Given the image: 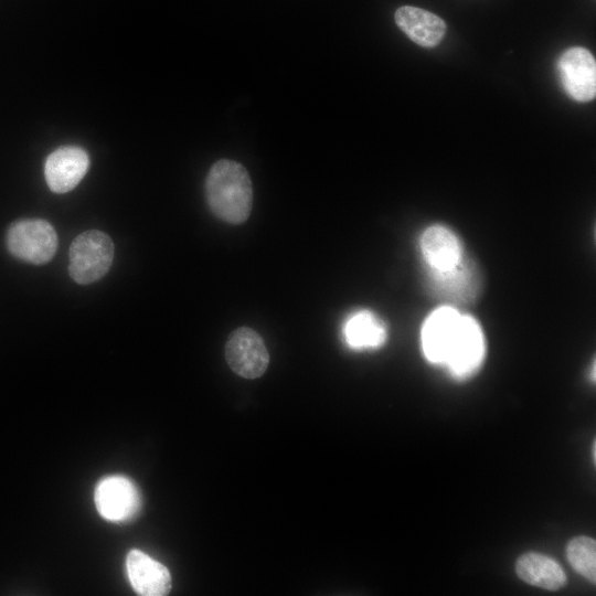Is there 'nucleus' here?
I'll return each mask as SVG.
<instances>
[{"label": "nucleus", "mask_w": 596, "mask_h": 596, "mask_svg": "<svg viewBox=\"0 0 596 596\" xmlns=\"http://www.w3.org/2000/svg\"><path fill=\"white\" fill-rule=\"evenodd\" d=\"M205 199L219 220L233 225L246 222L253 207V185L247 170L234 160L216 161L205 179Z\"/></svg>", "instance_id": "obj_1"}, {"label": "nucleus", "mask_w": 596, "mask_h": 596, "mask_svg": "<svg viewBox=\"0 0 596 596\" xmlns=\"http://www.w3.org/2000/svg\"><path fill=\"white\" fill-rule=\"evenodd\" d=\"M68 259L71 278L81 285L92 284L109 270L114 259V243L102 231L83 232L73 240Z\"/></svg>", "instance_id": "obj_2"}, {"label": "nucleus", "mask_w": 596, "mask_h": 596, "mask_svg": "<svg viewBox=\"0 0 596 596\" xmlns=\"http://www.w3.org/2000/svg\"><path fill=\"white\" fill-rule=\"evenodd\" d=\"M7 247L17 258L42 265L49 263L57 249L54 227L42 219H28L13 223L7 232Z\"/></svg>", "instance_id": "obj_3"}, {"label": "nucleus", "mask_w": 596, "mask_h": 596, "mask_svg": "<svg viewBox=\"0 0 596 596\" xmlns=\"http://www.w3.org/2000/svg\"><path fill=\"white\" fill-rule=\"evenodd\" d=\"M225 360L230 369L244 379L260 377L269 364V353L263 338L249 327L233 330L225 343Z\"/></svg>", "instance_id": "obj_4"}, {"label": "nucleus", "mask_w": 596, "mask_h": 596, "mask_svg": "<svg viewBox=\"0 0 596 596\" xmlns=\"http://www.w3.org/2000/svg\"><path fill=\"white\" fill-rule=\"evenodd\" d=\"M485 353L486 342L480 324L473 317L461 313L444 365L454 376L467 377L480 366Z\"/></svg>", "instance_id": "obj_5"}, {"label": "nucleus", "mask_w": 596, "mask_h": 596, "mask_svg": "<svg viewBox=\"0 0 596 596\" xmlns=\"http://www.w3.org/2000/svg\"><path fill=\"white\" fill-rule=\"evenodd\" d=\"M94 502L100 517L110 522L131 520L141 505L136 485L129 478L119 475L107 476L97 483Z\"/></svg>", "instance_id": "obj_6"}, {"label": "nucleus", "mask_w": 596, "mask_h": 596, "mask_svg": "<svg viewBox=\"0 0 596 596\" xmlns=\"http://www.w3.org/2000/svg\"><path fill=\"white\" fill-rule=\"evenodd\" d=\"M557 70L562 85L570 97L579 103L596 95V62L585 47L567 49L558 58Z\"/></svg>", "instance_id": "obj_7"}, {"label": "nucleus", "mask_w": 596, "mask_h": 596, "mask_svg": "<svg viewBox=\"0 0 596 596\" xmlns=\"http://www.w3.org/2000/svg\"><path fill=\"white\" fill-rule=\"evenodd\" d=\"M89 166L87 152L75 146H64L49 155L44 175L52 192L66 193L84 178Z\"/></svg>", "instance_id": "obj_8"}, {"label": "nucleus", "mask_w": 596, "mask_h": 596, "mask_svg": "<svg viewBox=\"0 0 596 596\" xmlns=\"http://www.w3.org/2000/svg\"><path fill=\"white\" fill-rule=\"evenodd\" d=\"M461 313L448 306L434 310L425 320L421 340L425 358L435 364H444Z\"/></svg>", "instance_id": "obj_9"}, {"label": "nucleus", "mask_w": 596, "mask_h": 596, "mask_svg": "<svg viewBox=\"0 0 596 596\" xmlns=\"http://www.w3.org/2000/svg\"><path fill=\"white\" fill-rule=\"evenodd\" d=\"M126 571L130 585L138 595L164 596L171 589L169 570L140 550L128 552Z\"/></svg>", "instance_id": "obj_10"}, {"label": "nucleus", "mask_w": 596, "mask_h": 596, "mask_svg": "<svg viewBox=\"0 0 596 596\" xmlns=\"http://www.w3.org/2000/svg\"><path fill=\"white\" fill-rule=\"evenodd\" d=\"M423 257L433 273L449 272L462 263V246L456 234L443 225H432L419 241Z\"/></svg>", "instance_id": "obj_11"}, {"label": "nucleus", "mask_w": 596, "mask_h": 596, "mask_svg": "<svg viewBox=\"0 0 596 596\" xmlns=\"http://www.w3.org/2000/svg\"><path fill=\"white\" fill-rule=\"evenodd\" d=\"M394 18L396 25L423 47L437 46L447 30L443 19L417 7L403 6L396 10Z\"/></svg>", "instance_id": "obj_12"}, {"label": "nucleus", "mask_w": 596, "mask_h": 596, "mask_svg": "<svg viewBox=\"0 0 596 596\" xmlns=\"http://www.w3.org/2000/svg\"><path fill=\"white\" fill-rule=\"evenodd\" d=\"M518 576L536 587L556 590L564 586L566 576L561 565L541 553L529 552L521 555L515 565Z\"/></svg>", "instance_id": "obj_13"}, {"label": "nucleus", "mask_w": 596, "mask_h": 596, "mask_svg": "<svg viewBox=\"0 0 596 596\" xmlns=\"http://www.w3.org/2000/svg\"><path fill=\"white\" fill-rule=\"evenodd\" d=\"M344 339L355 350L380 348L386 341V328L380 318L369 310L353 313L343 328Z\"/></svg>", "instance_id": "obj_14"}, {"label": "nucleus", "mask_w": 596, "mask_h": 596, "mask_svg": "<svg viewBox=\"0 0 596 596\" xmlns=\"http://www.w3.org/2000/svg\"><path fill=\"white\" fill-rule=\"evenodd\" d=\"M435 288L444 295L456 299H468L473 292L470 269L461 263L446 273H432Z\"/></svg>", "instance_id": "obj_15"}, {"label": "nucleus", "mask_w": 596, "mask_h": 596, "mask_svg": "<svg viewBox=\"0 0 596 596\" xmlns=\"http://www.w3.org/2000/svg\"><path fill=\"white\" fill-rule=\"evenodd\" d=\"M566 554L573 568L590 583L596 582V542L588 536L571 540Z\"/></svg>", "instance_id": "obj_16"}]
</instances>
